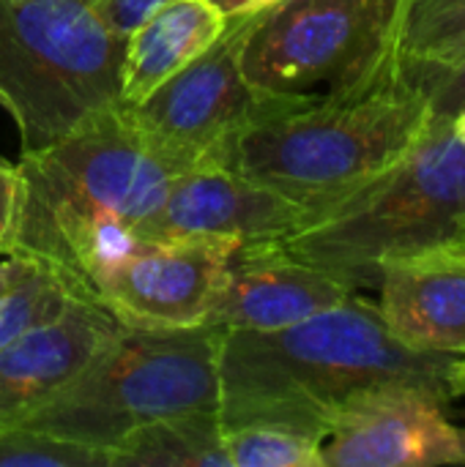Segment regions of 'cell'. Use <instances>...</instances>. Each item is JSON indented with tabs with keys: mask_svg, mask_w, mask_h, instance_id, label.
<instances>
[{
	"mask_svg": "<svg viewBox=\"0 0 465 467\" xmlns=\"http://www.w3.org/2000/svg\"><path fill=\"white\" fill-rule=\"evenodd\" d=\"M449 364L452 356L397 342L378 304L354 293L277 331H222L219 421L222 430H296L323 443L337 410L370 389L417 383L452 400Z\"/></svg>",
	"mask_w": 465,
	"mask_h": 467,
	"instance_id": "obj_1",
	"label": "cell"
},
{
	"mask_svg": "<svg viewBox=\"0 0 465 467\" xmlns=\"http://www.w3.org/2000/svg\"><path fill=\"white\" fill-rule=\"evenodd\" d=\"M16 172L5 257L49 265L85 298L93 274L137 238L175 175L143 145L123 104L90 115L41 150L19 153Z\"/></svg>",
	"mask_w": 465,
	"mask_h": 467,
	"instance_id": "obj_2",
	"label": "cell"
},
{
	"mask_svg": "<svg viewBox=\"0 0 465 467\" xmlns=\"http://www.w3.org/2000/svg\"><path fill=\"white\" fill-rule=\"evenodd\" d=\"M428 118L425 85L389 60L351 90L263 96L214 164L293 200L310 222L386 170Z\"/></svg>",
	"mask_w": 465,
	"mask_h": 467,
	"instance_id": "obj_3",
	"label": "cell"
},
{
	"mask_svg": "<svg viewBox=\"0 0 465 467\" xmlns=\"http://www.w3.org/2000/svg\"><path fill=\"white\" fill-rule=\"evenodd\" d=\"M274 244L354 290L375 287L386 260L465 252V145L455 120L430 115L386 170Z\"/></svg>",
	"mask_w": 465,
	"mask_h": 467,
	"instance_id": "obj_4",
	"label": "cell"
},
{
	"mask_svg": "<svg viewBox=\"0 0 465 467\" xmlns=\"http://www.w3.org/2000/svg\"><path fill=\"white\" fill-rule=\"evenodd\" d=\"M222 328L121 331L60 389L14 421L27 430L110 451L126 432L156 419L219 413Z\"/></svg>",
	"mask_w": 465,
	"mask_h": 467,
	"instance_id": "obj_5",
	"label": "cell"
},
{
	"mask_svg": "<svg viewBox=\"0 0 465 467\" xmlns=\"http://www.w3.org/2000/svg\"><path fill=\"white\" fill-rule=\"evenodd\" d=\"M123 47L88 0H0V107L19 131V153L123 104Z\"/></svg>",
	"mask_w": 465,
	"mask_h": 467,
	"instance_id": "obj_6",
	"label": "cell"
},
{
	"mask_svg": "<svg viewBox=\"0 0 465 467\" xmlns=\"http://www.w3.org/2000/svg\"><path fill=\"white\" fill-rule=\"evenodd\" d=\"M403 0H277L241 36L238 63L260 96H315L375 79L392 60Z\"/></svg>",
	"mask_w": 465,
	"mask_h": 467,
	"instance_id": "obj_7",
	"label": "cell"
},
{
	"mask_svg": "<svg viewBox=\"0 0 465 467\" xmlns=\"http://www.w3.org/2000/svg\"><path fill=\"white\" fill-rule=\"evenodd\" d=\"M252 16H233L203 55L162 82L148 99L123 104L143 145L175 175L214 164L225 140L263 99L249 88L238 63L241 36Z\"/></svg>",
	"mask_w": 465,
	"mask_h": 467,
	"instance_id": "obj_8",
	"label": "cell"
},
{
	"mask_svg": "<svg viewBox=\"0 0 465 467\" xmlns=\"http://www.w3.org/2000/svg\"><path fill=\"white\" fill-rule=\"evenodd\" d=\"M238 246L233 238H137L93 274L90 298L132 328L206 326Z\"/></svg>",
	"mask_w": 465,
	"mask_h": 467,
	"instance_id": "obj_9",
	"label": "cell"
},
{
	"mask_svg": "<svg viewBox=\"0 0 465 467\" xmlns=\"http://www.w3.org/2000/svg\"><path fill=\"white\" fill-rule=\"evenodd\" d=\"M447 397L417 383H386L345 402L323 443V467L463 465L465 430L444 413Z\"/></svg>",
	"mask_w": 465,
	"mask_h": 467,
	"instance_id": "obj_10",
	"label": "cell"
},
{
	"mask_svg": "<svg viewBox=\"0 0 465 467\" xmlns=\"http://www.w3.org/2000/svg\"><path fill=\"white\" fill-rule=\"evenodd\" d=\"M304 222L307 211L293 200L211 164L173 175L159 208L140 224L137 238H233L263 244L296 233Z\"/></svg>",
	"mask_w": 465,
	"mask_h": 467,
	"instance_id": "obj_11",
	"label": "cell"
},
{
	"mask_svg": "<svg viewBox=\"0 0 465 467\" xmlns=\"http://www.w3.org/2000/svg\"><path fill=\"white\" fill-rule=\"evenodd\" d=\"M343 279L285 254L274 241L241 244L222 276L206 326L222 331H277L351 298Z\"/></svg>",
	"mask_w": 465,
	"mask_h": 467,
	"instance_id": "obj_12",
	"label": "cell"
},
{
	"mask_svg": "<svg viewBox=\"0 0 465 467\" xmlns=\"http://www.w3.org/2000/svg\"><path fill=\"white\" fill-rule=\"evenodd\" d=\"M378 312L417 353H465V252L430 249L395 257L378 274Z\"/></svg>",
	"mask_w": 465,
	"mask_h": 467,
	"instance_id": "obj_13",
	"label": "cell"
},
{
	"mask_svg": "<svg viewBox=\"0 0 465 467\" xmlns=\"http://www.w3.org/2000/svg\"><path fill=\"white\" fill-rule=\"evenodd\" d=\"M121 320L93 298L66 309L0 348V419H14L69 383L118 331Z\"/></svg>",
	"mask_w": 465,
	"mask_h": 467,
	"instance_id": "obj_14",
	"label": "cell"
},
{
	"mask_svg": "<svg viewBox=\"0 0 465 467\" xmlns=\"http://www.w3.org/2000/svg\"><path fill=\"white\" fill-rule=\"evenodd\" d=\"M208 0H170L126 38L121 60V101L137 104L162 82L203 55L227 27Z\"/></svg>",
	"mask_w": 465,
	"mask_h": 467,
	"instance_id": "obj_15",
	"label": "cell"
},
{
	"mask_svg": "<svg viewBox=\"0 0 465 467\" xmlns=\"http://www.w3.org/2000/svg\"><path fill=\"white\" fill-rule=\"evenodd\" d=\"M107 467H230L217 410H197L148 421L126 432Z\"/></svg>",
	"mask_w": 465,
	"mask_h": 467,
	"instance_id": "obj_16",
	"label": "cell"
},
{
	"mask_svg": "<svg viewBox=\"0 0 465 467\" xmlns=\"http://www.w3.org/2000/svg\"><path fill=\"white\" fill-rule=\"evenodd\" d=\"M465 55V0H403L392 30L395 66L425 79ZM428 90V88H425Z\"/></svg>",
	"mask_w": 465,
	"mask_h": 467,
	"instance_id": "obj_17",
	"label": "cell"
},
{
	"mask_svg": "<svg viewBox=\"0 0 465 467\" xmlns=\"http://www.w3.org/2000/svg\"><path fill=\"white\" fill-rule=\"evenodd\" d=\"M77 293L44 263L25 260L19 276L0 293V348L58 317Z\"/></svg>",
	"mask_w": 465,
	"mask_h": 467,
	"instance_id": "obj_18",
	"label": "cell"
},
{
	"mask_svg": "<svg viewBox=\"0 0 465 467\" xmlns=\"http://www.w3.org/2000/svg\"><path fill=\"white\" fill-rule=\"evenodd\" d=\"M222 435L230 467H323L321 441L296 430L249 424Z\"/></svg>",
	"mask_w": 465,
	"mask_h": 467,
	"instance_id": "obj_19",
	"label": "cell"
},
{
	"mask_svg": "<svg viewBox=\"0 0 465 467\" xmlns=\"http://www.w3.org/2000/svg\"><path fill=\"white\" fill-rule=\"evenodd\" d=\"M0 467H107V451L0 421Z\"/></svg>",
	"mask_w": 465,
	"mask_h": 467,
	"instance_id": "obj_20",
	"label": "cell"
},
{
	"mask_svg": "<svg viewBox=\"0 0 465 467\" xmlns=\"http://www.w3.org/2000/svg\"><path fill=\"white\" fill-rule=\"evenodd\" d=\"M425 88H428L430 115L455 120L460 109H465V55L458 63L430 74L425 79Z\"/></svg>",
	"mask_w": 465,
	"mask_h": 467,
	"instance_id": "obj_21",
	"label": "cell"
},
{
	"mask_svg": "<svg viewBox=\"0 0 465 467\" xmlns=\"http://www.w3.org/2000/svg\"><path fill=\"white\" fill-rule=\"evenodd\" d=\"M164 3L170 0H90L88 5L112 36L129 38V33Z\"/></svg>",
	"mask_w": 465,
	"mask_h": 467,
	"instance_id": "obj_22",
	"label": "cell"
},
{
	"mask_svg": "<svg viewBox=\"0 0 465 467\" xmlns=\"http://www.w3.org/2000/svg\"><path fill=\"white\" fill-rule=\"evenodd\" d=\"M16 200H19V172L16 164L0 156V254L8 252V241L16 222Z\"/></svg>",
	"mask_w": 465,
	"mask_h": 467,
	"instance_id": "obj_23",
	"label": "cell"
},
{
	"mask_svg": "<svg viewBox=\"0 0 465 467\" xmlns=\"http://www.w3.org/2000/svg\"><path fill=\"white\" fill-rule=\"evenodd\" d=\"M219 14H225L227 19L233 16H252V14H260L263 8L274 5L277 0H208Z\"/></svg>",
	"mask_w": 465,
	"mask_h": 467,
	"instance_id": "obj_24",
	"label": "cell"
},
{
	"mask_svg": "<svg viewBox=\"0 0 465 467\" xmlns=\"http://www.w3.org/2000/svg\"><path fill=\"white\" fill-rule=\"evenodd\" d=\"M449 394L452 397H463L465 394V353H460L458 358L452 356V364H449Z\"/></svg>",
	"mask_w": 465,
	"mask_h": 467,
	"instance_id": "obj_25",
	"label": "cell"
},
{
	"mask_svg": "<svg viewBox=\"0 0 465 467\" xmlns=\"http://www.w3.org/2000/svg\"><path fill=\"white\" fill-rule=\"evenodd\" d=\"M22 265H25L22 257H5V260H0V293L19 276Z\"/></svg>",
	"mask_w": 465,
	"mask_h": 467,
	"instance_id": "obj_26",
	"label": "cell"
},
{
	"mask_svg": "<svg viewBox=\"0 0 465 467\" xmlns=\"http://www.w3.org/2000/svg\"><path fill=\"white\" fill-rule=\"evenodd\" d=\"M455 131H458V137L463 140L465 145V109H460V115L455 118Z\"/></svg>",
	"mask_w": 465,
	"mask_h": 467,
	"instance_id": "obj_27",
	"label": "cell"
},
{
	"mask_svg": "<svg viewBox=\"0 0 465 467\" xmlns=\"http://www.w3.org/2000/svg\"><path fill=\"white\" fill-rule=\"evenodd\" d=\"M88 3H90V0H88Z\"/></svg>",
	"mask_w": 465,
	"mask_h": 467,
	"instance_id": "obj_28",
	"label": "cell"
}]
</instances>
